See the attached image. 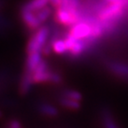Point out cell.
Segmentation results:
<instances>
[{
  "mask_svg": "<svg viewBox=\"0 0 128 128\" xmlns=\"http://www.w3.org/2000/svg\"><path fill=\"white\" fill-rule=\"evenodd\" d=\"M50 35V28L49 26H42L39 30L36 31L33 36L30 38L28 44H27V54H35V52H41L43 50L44 46H46L47 43L48 36Z\"/></svg>",
  "mask_w": 128,
  "mask_h": 128,
  "instance_id": "6da1fadb",
  "label": "cell"
},
{
  "mask_svg": "<svg viewBox=\"0 0 128 128\" xmlns=\"http://www.w3.org/2000/svg\"><path fill=\"white\" fill-rule=\"evenodd\" d=\"M80 18H81L80 12L78 14H74V12H70L67 10H64L62 8L55 9L54 20L64 26L71 28L72 26H74L80 22Z\"/></svg>",
  "mask_w": 128,
  "mask_h": 128,
  "instance_id": "7a4b0ae2",
  "label": "cell"
},
{
  "mask_svg": "<svg viewBox=\"0 0 128 128\" xmlns=\"http://www.w3.org/2000/svg\"><path fill=\"white\" fill-rule=\"evenodd\" d=\"M68 33L70 36H74L75 38L78 40H86L91 38L92 28L89 24L80 22L74 26H72Z\"/></svg>",
  "mask_w": 128,
  "mask_h": 128,
  "instance_id": "3957f363",
  "label": "cell"
},
{
  "mask_svg": "<svg viewBox=\"0 0 128 128\" xmlns=\"http://www.w3.org/2000/svg\"><path fill=\"white\" fill-rule=\"evenodd\" d=\"M20 16L23 23L30 30H38L41 28L42 23L38 20L36 14L20 9Z\"/></svg>",
  "mask_w": 128,
  "mask_h": 128,
  "instance_id": "277c9868",
  "label": "cell"
},
{
  "mask_svg": "<svg viewBox=\"0 0 128 128\" xmlns=\"http://www.w3.org/2000/svg\"><path fill=\"white\" fill-rule=\"evenodd\" d=\"M100 123L102 128H121L108 108H103L100 112Z\"/></svg>",
  "mask_w": 128,
  "mask_h": 128,
  "instance_id": "5b68a950",
  "label": "cell"
},
{
  "mask_svg": "<svg viewBox=\"0 0 128 128\" xmlns=\"http://www.w3.org/2000/svg\"><path fill=\"white\" fill-rule=\"evenodd\" d=\"M48 4H49V0H30L22 6V9L28 12H36L42 10L43 8L48 6Z\"/></svg>",
  "mask_w": 128,
  "mask_h": 128,
  "instance_id": "8992f818",
  "label": "cell"
},
{
  "mask_svg": "<svg viewBox=\"0 0 128 128\" xmlns=\"http://www.w3.org/2000/svg\"><path fill=\"white\" fill-rule=\"evenodd\" d=\"M41 54H42L41 52H35V54H28L26 63H25V71H28L33 74L36 68L42 60Z\"/></svg>",
  "mask_w": 128,
  "mask_h": 128,
  "instance_id": "52a82bcc",
  "label": "cell"
},
{
  "mask_svg": "<svg viewBox=\"0 0 128 128\" xmlns=\"http://www.w3.org/2000/svg\"><path fill=\"white\" fill-rule=\"evenodd\" d=\"M108 68L115 75L120 78H128V64L121 62H110Z\"/></svg>",
  "mask_w": 128,
  "mask_h": 128,
  "instance_id": "ba28073f",
  "label": "cell"
},
{
  "mask_svg": "<svg viewBox=\"0 0 128 128\" xmlns=\"http://www.w3.org/2000/svg\"><path fill=\"white\" fill-rule=\"evenodd\" d=\"M38 110L40 114H42L44 116L48 118H55L59 115L58 110L55 107L46 102L40 103L38 106Z\"/></svg>",
  "mask_w": 128,
  "mask_h": 128,
  "instance_id": "9c48e42d",
  "label": "cell"
},
{
  "mask_svg": "<svg viewBox=\"0 0 128 128\" xmlns=\"http://www.w3.org/2000/svg\"><path fill=\"white\" fill-rule=\"evenodd\" d=\"M32 84H33V80H32V73H30L28 71H24L23 76H22V81L20 84V94H28L30 90Z\"/></svg>",
  "mask_w": 128,
  "mask_h": 128,
  "instance_id": "30bf717a",
  "label": "cell"
},
{
  "mask_svg": "<svg viewBox=\"0 0 128 128\" xmlns=\"http://www.w3.org/2000/svg\"><path fill=\"white\" fill-rule=\"evenodd\" d=\"M52 71L50 70L43 72H34L32 74L33 84H41V83H51V76Z\"/></svg>",
  "mask_w": 128,
  "mask_h": 128,
  "instance_id": "8fae6325",
  "label": "cell"
},
{
  "mask_svg": "<svg viewBox=\"0 0 128 128\" xmlns=\"http://www.w3.org/2000/svg\"><path fill=\"white\" fill-rule=\"evenodd\" d=\"M59 102H60L62 107H63V108H67L68 110H72V111H76V110H80V108H81V103L79 102L65 98V97H63L62 95H60V99H59Z\"/></svg>",
  "mask_w": 128,
  "mask_h": 128,
  "instance_id": "7c38bea8",
  "label": "cell"
},
{
  "mask_svg": "<svg viewBox=\"0 0 128 128\" xmlns=\"http://www.w3.org/2000/svg\"><path fill=\"white\" fill-rule=\"evenodd\" d=\"M86 50H87L86 41L84 40H78L72 48L68 51L72 57H78L80 54H82Z\"/></svg>",
  "mask_w": 128,
  "mask_h": 128,
  "instance_id": "4fadbf2b",
  "label": "cell"
},
{
  "mask_svg": "<svg viewBox=\"0 0 128 128\" xmlns=\"http://www.w3.org/2000/svg\"><path fill=\"white\" fill-rule=\"evenodd\" d=\"M52 48L55 54H63L65 52H68V48L65 44L64 39H56L54 41H52Z\"/></svg>",
  "mask_w": 128,
  "mask_h": 128,
  "instance_id": "5bb4252c",
  "label": "cell"
},
{
  "mask_svg": "<svg viewBox=\"0 0 128 128\" xmlns=\"http://www.w3.org/2000/svg\"><path fill=\"white\" fill-rule=\"evenodd\" d=\"M62 96L65 97V98L70 99V100H76V102H81L83 99V96L81 94V92H78L76 90H71V89H65V90L62 91Z\"/></svg>",
  "mask_w": 128,
  "mask_h": 128,
  "instance_id": "9a60e30c",
  "label": "cell"
},
{
  "mask_svg": "<svg viewBox=\"0 0 128 128\" xmlns=\"http://www.w3.org/2000/svg\"><path fill=\"white\" fill-rule=\"evenodd\" d=\"M35 14H36L38 20L43 24L48 20V18L52 14V8L50 6H46V7L43 8L42 10L38 11V12H35Z\"/></svg>",
  "mask_w": 128,
  "mask_h": 128,
  "instance_id": "2e32d148",
  "label": "cell"
},
{
  "mask_svg": "<svg viewBox=\"0 0 128 128\" xmlns=\"http://www.w3.org/2000/svg\"><path fill=\"white\" fill-rule=\"evenodd\" d=\"M62 82V78L60 76V74H58L57 72H54L52 73V76H51V83L54 84H59Z\"/></svg>",
  "mask_w": 128,
  "mask_h": 128,
  "instance_id": "e0dca14e",
  "label": "cell"
},
{
  "mask_svg": "<svg viewBox=\"0 0 128 128\" xmlns=\"http://www.w3.org/2000/svg\"><path fill=\"white\" fill-rule=\"evenodd\" d=\"M127 20H128V14H127Z\"/></svg>",
  "mask_w": 128,
  "mask_h": 128,
  "instance_id": "ac0fdd59",
  "label": "cell"
}]
</instances>
